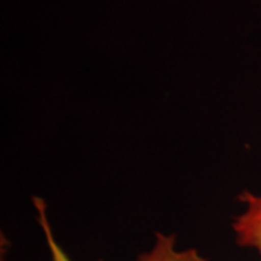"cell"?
Wrapping results in <instances>:
<instances>
[{
    "label": "cell",
    "mask_w": 261,
    "mask_h": 261,
    "mask_svg": "<svg viewBox=\"0 0 261 261\" xmlns=\"http://www.w3.org/2000/svg\"><path fill=\"white\" fill-rule=\"evenodd\" d=\"M238 200L245 205V209L232 222L235 241L240 247L255 250L261 258V196L244 192Z\"/></svg>",
    "instance_id": "cell-1"
},
{
    "label": "cell",
    "mask_w": 261,
    "mask_h": 261,
    "mask_svg": "<svg viewBox=\"0 0 261 261\" xmlns=\"http://www.w3.org/2000/svg\"><path fill=\"white\" fill-rule=\"evenodd\" d=\"M137 261H207L195 248L178 250L174 233L155 232V240L148 251L138 255Z\"/></svg>",
    "instance_id": "cell-2"
},
{
    "label": "cell",
    "mask_w": 261,
    "mask_h": 261,
    "mask_svg": "<svg viewBox=\"0 0 261 261\" xmlns=\"http://www.w3.org/2000/svg\"><path fill=\"white\" fill-rule=\"evenodd\" d=\"M34 205H35V211H37L38 215V224H39L41 229H42V233H44L51 261H73L70 258V255L65 252L64 248L60 245V243L57 241L54 231H53V226L48 221L45 202L41 197H34Z\"/></svg>",
    "instance_id": "cell-3"
}]
</instances>
